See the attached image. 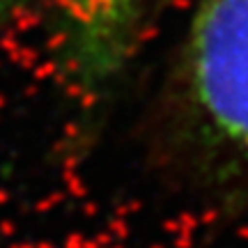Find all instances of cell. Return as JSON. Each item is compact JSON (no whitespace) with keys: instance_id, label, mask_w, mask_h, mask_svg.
Wrapping results in <instances>:
<instances>
[{"instance_id":"cell-1","label":"cell","mask_w":248,"mask_h":248,"mask_svg":"<svg viewBox=\"0 0 248 248\" xmlns=\"http://www.w3.org/2000/svg\"><path fill=\"white\" fill-rule=\"evenodd\" d=\"M186 85L204 131L248 163V0H204L186 46Z\"/></svg>"},{"instance_id":"cell-2","label":"cell","mask_w":248,"mask_h":248,"mask_svg":"<svg viewBox=\"0 0 248 248\" xmlns=\"http://www.w3.org/2000/svg\"><path fill=\"white\" fill-rule=\"evenodd\" d=\"M62 2L78 18L99 21V18L117 16L120 12H124L126 7H131L136 0H62Z\"/></svg>"}]
</instances>
